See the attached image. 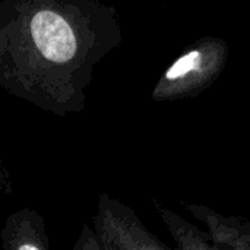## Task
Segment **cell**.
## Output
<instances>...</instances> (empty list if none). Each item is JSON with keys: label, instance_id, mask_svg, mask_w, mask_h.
<instances>
[{"label": "cell", "instance_id": "cell-1", "mask_svg": "<svg viewBox=\"0 0 250 250\" xmlns=\"http://www.w3.org/2000/svg\"><path fill=\"white\" fill-rule=\"evenodd\" d=\"M123 41L97 0L0 1V88L57 117L85 110L95 66Z\"/></svg>", "mask_w": 250, "mask_h": 250}, {"label": "cell", "instance_id": "cell-2", "mask_svg": "<svg viewBox=\"0 0 250 250\" xmlns=\"http://www.w3.org/2000/svg\"><path fill=\"white\" fill-rule=\"evenodd\" d=\"M224 38L205 35L189 45L158 78L151 98L157 103L193 98L208 89L229 63Z\"/></svg>", "mask_w": 250, "mask_h": 250}, {"label": "cell", "instance_id": "cell-3", "mask_svg": "<svg viewBox=\"0 0 250 250\" xmlns=\"http://www.w3.org/2000/svg\"><path fill=\"white\" fill-rule=\"evenodd\" d=\"M92 223L101 250H179L161 242L133 208L108 193H100Z\"/></svg>", "mask_w": 250, "mask_h": 250}, {"label": "cell", "instance_id": "cell-4", "mask_svg": "<svg viewBox=\"0 0 250 250\" xmlns=\"http://www.w3.org/2000/svg\"><path fill=\"white\" fill-rule=\"evenodd\" d=\"M1 250H50L44 217L32 208H21L7 215L0 230Z\"/></svg>", "mask_w": 250, "mask_h": 250}, {"label": "cell", "instance_id": "cell-5", "mask_svg": "<svg viewBox=\"0 0 250 250\" xmlns=\"http://www.w3.org/2000/svg\"><path fill=\"white\" fill-rule=\"evenodd\" d=\"M196 218L202 220L208 226V236L214 245L220 249L250 250V224L246 221L223 217L212 212L208 208L186 205Z\"/></svg>", "mask_w": 250, "mask_h": 250}, {"label": "cell", "instance_id": "cell-6", "mask_svg": "<svg viewBox=\"0 0 250 250\" xmlns=\"http://www.w3.org/2000/svg\"><path fill=\"white\" fill-rule=\"evenodd\" d=\"M154 207L179 250H220L209 239L208 233H204L195 224L189 223L161 204H154Z\"/></svg>", "mask_w": 250, "mask_h": 250}, {"label": "cell", "instance_id": "cell-7", "mask_svg": "<svg viewBox=\"0 0 250 250\" xmlns=\"http://www.w3.org/2000/svg\"><path fill=\"white\" fill-rule=\"evenodd\" d=\"M72 250H101L100 243L97 240V236L94 233V229L89 226H83Z\"/></svg>", "mask_w": 250, "mask_h": 250}, {"label": "cell", "instance_id": "cell-8", "mask_svg": "<svg viewBox=\"0 0 250 250\" xmlns=\"http://www.w3.org/2000/svg\"><path fill=\"white\" fill-rule=\"evenodd\" d=\"M12 189V179H10V173L7 171V168L4 167L1 154H0V193H10Z\"/></svg>", "mask_w": 250, "mask_h": 250}]
</instances>
